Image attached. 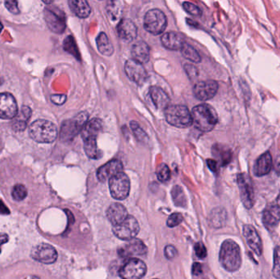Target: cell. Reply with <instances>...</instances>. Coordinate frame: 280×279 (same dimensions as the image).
Listing matches in <instances>:
<instances>
[{
    "label": "cell",
    "instance_id": "1",
    "mask_svg": "<svg viewBox=\"0 0 280 279\" xmlns=\"http://www.w3.org/2000/svg\"><path fill=\"white\" fill-rule=\"evenodd\" d=\"M191 115L193 125L200 131H212L218 122L217 111L210 105L196 106L193 108Z\"/></svg>",
    "mask_w": 280,
    "mask_h": 279
},
{
    "label": "cell",
    "instance_id": "2",
    "mask_svg": "<svg viewBox=\"0 0 280 279\" xmlns=\"http://www.w3.org/2000/svg\"><path fill=\"white\" fill-rule=\"evenodd\" d=\"M219 261L228 272H235L242 265L241 250L237 242L227 239L223 242L219 254Z\"/></svg>",
    "mask_w": 280,
    "mask_h": 279
},
{
    "label": "cell",
    "instance_id": "3",
    "mask_svg": "<svg viewBox=\"0 0 280 279\" xmlns=\"http://www.w3.org/2000/svg\"><path fill=\"white\" fill-rule=\"evenodd\" d=\"M29 135L39 144H51L58 137V129L51 121L37 120L30 125Z\"/></svg>",
    "mask_w": 280,
    "mask_h": 279
},
{
    "label": "cell",
    "instance_id": "4",
    "mask_svg": "<svg viewBox=\"0 0 280 279\" xmlns=\"http://www.w3.org/2000/svg\"><path fill=\"white\" fill-rule=\"evenodd\" d=\"M88 118L89 114L83 111L73 119L64 121L60 131V138L62 142H70L74 140V137L82 131L83 128L88 122Z\"/></svg>",
    "mask_w": 280,
    "mask_h": 279
},
{
    "label": "cell",
    "instance_id": "5",
    "mask_svg": "<svg viewBox=\"0 0 280 279\" xmlns=\"http://www.w3.org/2000/svg\"><path fill=\"white\" fill-rule=\"evenodd\" d=\"M165 117L167 122L175 127H190L193 124L190 110L183 105H171L165 110Z\"/></svg>",
    "mask_w": 280,
    "mask_h": 279
},
{
    "label": "cell",
    "instance_id": "6",
    "mask_svg": "<svg viewBox=\"0 0 280 279\" xmlns=\"http://www.w3.org/2000/svg\"><path fill=\"white\" fill-rule=\"evenodd\" d=\"M167 26V18L162 11L151 9L145 14L144 27L152 35H158L163 33Z\"/></svg>",
    "mask_w": 280,
    "mask_h": 279
},
{
    "label": "cell",
    "instance_id": "7",
    "mask_svg": "<svg viewBox=\"0 0 280 279\" xmlns=\"http://www.w3.org/2000/svg\"><path fill=\"white\" fill-rule=\"evenodd\" d=\"M109 189L111 197L116 200H125L130 193V181L129 177L124 172L109 179Z\"/></svg>",
    "mask_w": 280,
    "mask_h": 279
},
{
    "label": "cell",
    "instance_id": "8",
    "mask_svg": "<svg viewBox=\"0 0 280 279\" xmlns=\"http://www.w3.org/2000/svg\"><path fill=\"white\" fill-rule=\"evenodd\" d=\"M139 229V224L135 218L128 216L121 224L113 226L112 232L116 238L122 240L130 241L138 235Z\"/></svg>",
    "mask_w": 280,
    "mask_h": 279
},
{
    "label": "cell",
    "instance_id": "9",
    "mask_svg": "<svg viewBox=\"0 0 280 279\" xmlns=\"http://www.w3.org/2000/svg\"><path fill=\"white\" fill-rule=\"evenodd\" d=\"M147 266L139 259H130L120 269L119 276L122 279H141L146 274Z\"/></svg>",
    "mask_w": 280,
    "mask_h": 279
},
{
    "label": "cell",
    "instance_id": "10",
    "mask_svg": "<svg viewBox=\"0 0 280 279\" xmlns=\"http://www.w3.org/2000/svg\"><path fill=\"white\" fill-rule=\"evenodd\" d=\"M237 182L243 205L246 209H251L255 203V197L251 178L245 173H242L238 175Z\"/></svg>",
    "mask_w": 280,
    "mask_h": 279
},
{
    "label": "cell",
    "instance_id": "11",
    "mask_svg": "<svg viewBox=\"0 0 280 279\" xmlns=\"http://www.w3.org/2000/svg\"><path fill=\"white\" fill-rule=\"evenodd\" d=\"M31 257L42 264L51 265L57 261L58 252L51 245L41 243L31 250Z\"/></svg>",
    "mask_w": 280,
    "mask_h": 279
},
{
    "label": "cell",
    "instance_id": "12",
    "mask_svg": "<svg viewBox=\"0 0 280 279\" xmlns=\"http://www.w3.org/2000/svg\"><path fill=\"white\" fill-rule=\"evenodd\" d=\"M18 114L17 101L9 92L0 94V118L3 120L14 119Z\"/></svg>",
    "mask_w": 280,
    "mask_h": 279
},
{
    "label": "cell",
    "instance_id": "13",
    "mask_svg": "<svg viewBox=\"0 0 280 279\" xmlns=\"http://www.w3.org/2000/svg\"><path fill=\"white\" fill-rule=\"evenodd\" d=\"M125 72L128 78L138 85L145 84L147 80V72L142 64L136 62L134 59L126 61L125 64Z\"/></svg>",
    "mask_w": 280,
    "mask_h": 279
},
{
    "label": "cell",
    "instance_id": "14",
    "mask_svg": "<svg viewBox=\"0 0 280 279\" xmlns=\"http://www.w3.org/2000/svg\"><path fill=\"white\" fill-rule=\"evenodd\" d=\"M148 251V248L145 243L139 239H132L122 245L118 249V253L122 258L144 255Z\"/></svg>",
    "mask_w": 280,
    "mask_h": 279
},
{
    "label": "cell",
    "instance_id": "15",
    "mask_svg": "<svg viewBox=\"0 0 280 279\" xmlns=\"http://www.w3.org/2000/svg\"><path fill=\"white\" fill-rule=\"evenodd\" d=\"M218 88V84L214 80L200 81L194 85V94L196 98L199 100H209L217 95Z\"/></svg>",
    "mask_w": 280,
    "mask_h": 279
},
{
    "label": "cell",
    "instance_id": "16",
    "mask_svg": "<svg viewBox=\"0 0 280 279\" xmlns=\"http://www.w3.org/2000/svg\"><path fill=\"white\" fill-rule=\"evenodd\" d=\"M243 236L251 250L255 254H258V257L262 255L263 251L262 238L253 226L251 224H245L243 226Z\"/></svg>",
    "mask_w": 280,
    "mask_h": 279
},
{
    "label": "cell",
    "instance_id": "17",
    "mask_svg": "<svg viewBox=\"0 0 280 279\" xmlns=\"http://www.w3.org/2000/svg\"><path fill=\"white\" fill-rule=\"evenodd\" d=\"M44 19L48 27L56 34L63 33L66 30V21L62 13H55L51 9L44 10Z\"/></svg>",
    "mask_w": 280,
    "mask_h": 279
},
{
    "label": "cell",
    "instance_id": "18",
    "mask_svg": "<svg viewBox=\"0 0 280 279\" xmlns=\"http://www.w3.org/2000/svg\"><path fill=\"white\" fill-rule=\"evenodd\" d=\"M123 171V165L119 160H111L98 170L97 177L100 182H106Z\"/></svg>",
    "mask_w": 280,
    "mask_h": 279
},
{
    "label": "cell",
    "instance_id": "19",
    "mask_svg": "<svg viewBox=\"0 0 280 279\" xmlns=\"http://www.w3.org/2000/svg\"><path fill=\"white\" fill-rule=\"evenodd\" d=\"M262 221L267 229L274 230L279 224L280 207L276 204L267 205L262 214Z\"/></svg>",
    "mask_w": 280,
    "mask_h": 279
},
{
    "label": "cell",
    "instance_id": "20",
    "mask_svg": "<svg viewBox=\"0 0 280 279\" xmlns=\"http://www.w3.org/2000/svg\"><path fill=\"white\" fill-rule=\"evenodd\" d=\"M118 34L120 39L130 42L135 39L138 34L137 27L130 19H122L118 26Z\"/></svg>",
    "mask_w": 280,
    "mask_h": 279
},
{
    "label": "cell",
    "instance_id": "21",
    "mask_svg": "<svg viewBox=\"0 0 280 279\" xmlns=\"http://www.w3.org/2000/svg\"><path fill=\"white\" fill-rule=\"evenodd\" d=\"M102 128H103V123L98 118H95V119L88 121L81 131L83 141L97 140L98 136L101 132Z\"/></svg>",
    "mask_w": 280,
    "mask_h": 279
},
{
    "label": "cell",
    "instance_id": "22",
    "mask_svg": "<svg viewBox=\"0 0 280 279\" xmlns=\"http://www.w3.org/2000/svg\"><path fill=\"white\" fill-rule=\"evenodd\" d=\"M273 166V160L270 152H266L260 156L255 160L254 165V175L256 177H262L266 175L270 172Z\"/></svg>",
    "mask_w": 280,
    "mask_h": 279
},
{
    "label": "cell",
    "instance_id": "23",
    "mask_svg": "<svg viewBox=\"0 0 280 279\" xmlns=\"http://www.w3.org/2000/svg\"><path fill=\"white\" fill-rule=\"evenodd\" d=\"M128 216L127 210L123 205L113 203L107 210V217L113 226L121 224Z\"/></svg>",
    "mask_w": 280,
    "mask_h": 279
},
{
    "label": "cell",
    "instance_id": "24",
    "mask_svg": "<svg viewBox=\"0 0 280 279\" xmlns=\"http://www.w3.org/2000/svg\"><path fill=\"white\" fill-rule=\"evenodd\" d=\"M131 55L134 61L139 63H146L150 58V49L148 43L143 40H138L132 45Z\"/></svg>",
    "mask_w": 280,
    "mask_h": 279
},
{
    "label": "cell",
    "instance_id": "25",
    "mask_svg": "<svg viewBox=\"0 0 280 279\" xmlns=\"http://www.w3.org/2000/svg\"><path fill=\"white\" fill-rule=\"evenodd\" d=\"M162 45L169 50H181L184 45V40L181 35L175 32H167L161 37Z\"/></svg>",
    "mask_w": 280,
    "mask_h": 279
},
{
    "label": "cell",
    "instance_id": "26",
    "mask_svg": "<svg viewBox=\"0 0 280 279\" xmlns=\"http://www.w3.org/2000/svg\"><path fill=\"white\" fill-rule=\"evenodd\" d=\"M151 99L155 107L158 109H167L170 106V99L167 92L160 87L153 86L149 89Z\"/></svg>",
    "mask_w": 280,
    "mask_h": 279
},
{
    "label": "cell",
    "instance_id": "27",
    "mask_svg": "<svg viewBox=\"0 0 280 279\" xmlns=\"http://www.w3.org/2000/svg\"><path fill=\"white\" fill-rule=\"evenodd\" d=\"M227 218L226 211L222 207H217L211 212L208 220L213 228H220L225 225Z\"/></svg>",
    "mask_w": 280,
    "mask_h": 279
},
{
    "label": "cell",
    "instance_id": "28",
    "mask_svg": "<svg viewBox=\"0 0 280 279\" xmlns=\"http://www.w3.org/2000/svg\"><path fill=\"white\" fill-rule=\"evenodd\" d=\"M68 5L71 10L80 18H86L90 15V7L85 0H70Z\"/></svg>",
    "mask_w": 280,
    "mask_h": 279
},
{
    "label": "cell",
    "instance_id": "29",
    "mask_svg": "<svg viewBox=\"0 0 280 279\" xmlns=\"http://www.w3.org/2000/svg\"><path fill=\"white\" fill-rule=\"evenodd\" d=\"M31 115H32V111L29 107L24 106L21 108V112L20 114H17V117H15L14 121H13V129L15 131H23L25 130L27 128V121H29L31 118Z\"/></svg>",
    "mask_w": 280,
    "mask_h": 279
},
{
    "label": "cell",
    "instance_id": "30",
    "mask_svg": "<svg viewBox=\"0 0 280 279\" xmlns=\"http://www.w3.org/2000/svg\"><path fill=\"white\" fill-rule=\"evenodd\" d=\"M98 50L99 53H101L104 56H111L113 54L114 48L112 43L110 41L109 38L107 37L105 33L99 34L96 39Z\"/></svg>",
    "mask_w": 280,
    "mask_h": 279
},
{
    "label": "cell",
    "instance_id": "31",
    "mask_svg": "<svg viewBox=\"0 0 280 279\" xmlns=\"http://www.w3.org/2000/svg\"><path fill=\"white\" fill-rule=\"evenodd\" d=\"M213 153L221 163L222 166L229 164L232 158V153L230 149L227 148L226 146L221 145V144H216L213 148Z\"/></svg>",
    "mask_w": 280,
    "mask_h": 279
},
{
    "label": "cell",
    "instance_id": "32",
    "mask_svg": "<svg viewBox=\"0 0 280 279\" xmlns=\"http://www.w3.org/2000/svg\"><path fill=\"white\" fill-rule=\"evenodd\" d=\"M123 2L121 1H109L107 3V13L112 21H116L121 17L123 11Z\"/></svg>",
    "mask_w": 280,
    "mask_h": 279
},
{
    "label": "cell",
    "instance_id": "33",
    "mask_svg": "<svg viewBox=\"0 0 280 279\" xmlns=\"http://www.w3.org/2000/svg\"><path fill=\"white\" fill-rule=\"evenodd\" d=\"M171 196L173 199L174 203L177 206L184 207L186 205V197L183 193V189L180 186H175L171 190Z\"/></svg>",
    "mask_w": 280,
    "mask_h": 279
},
{
    "label": "cell",
    "instance_id": "34",
    "mask_svg": "<svg viewBox=\"0 0 280 279\" xmlns=\"http://www.w3.org/2000/svg\"><path fill=\"white\" fill-rule=\"evenodd\" d=\"M181 52L182 54L186 59L190 60L194 63H198V62H201V57H200L198 51L194 48L190 46V44L184 43V45L182 48Z\"/></svg>",
    "mask_w": 280,
    "mask_h": 279
},
{
    "label": "cell",
    "instance_id": "35",
    "mask_svg": "<svg viewBox=\"0 0 280 279\" xmlns=\"http://www.w3.org/2000/svg\"><path fill=\"white\" fill-rule=\"evenodd\" d=\"M63 48L64 50L68 52L69 54H73L77 59H81V56H80V53H79L78 48H77L73 36H68V37L66 38V39L64 40Z\"/></svg>",
    "mask_w": 280,
    "mask_h": 279
},
{
    "label": "cell",
    "instance_id": "36",
    "mask_svg": "<svg viewBox=\"0 0 280 279\" xmlns=\"http://www.w3.org/2000/svg\"><path fill=\"white\" fill-rule=\"evenodd\" d=\"M130 128H131L132 131L134 133V136L139 141V142L147 143L149 137L147 135V133H145V130L140 127L136 121H131L130 122Z\"/></svg>",
    "mask_w": 280,
    "mask_h": 279
},
{
    "label": "cell",
    "instance_id": "37",
    "mask_svg": "<svg viewBox=\"0 0 280 279\" xmlns=\"http://www.w3.org/2000/svg\"><path fill=\"white\" fill-rule=\"evenodd\" d=\"M12 197L15 201H23L27 197V188L22 184L15 185L12 191Z\"/></svg>",
    "mask_w": 280,
    "mask_h": 279
},
{
    "label": "cell",
    "instance_id": "38",
    "mask_svg": "<svg viewBox=\"0 0 280 279\" xmlns=\"http://www.w3.org/2000/svg\"><path fill=\"white\" fill-rule=\"evenodd\" d=\"M157 176L158 180L165 183L171 179V170L167 164H161L157 167Z\"/></svg>",
    "mask_w": 280,
    "mask_h": 279
},
{
    "label": "cell",
    "instance_id": "39",
    "mask_svg": "<svg viewBox=\"0 0 280 279\" xmlns=\"http://www.w3.org/2000/svg\"><path fill=\"white\" fill-rule=\"evenodd\" d=\"M273 275L276 278H280V247L277 246L274 252V265H273Z\"/></svg>",
    "mask_w": 280,
    "mask_h": 279
},
{
    "label": "cell",
    "instance_id": "40",
    "mask_svg": "<svg viewBox=\"0 0 280 279\" xmlns=\"http://www.w3.org/2000/svg\"><path fill=\"white\" fill-rule=\"evenodd\" d=\"M183 217L180 213L171 214V216L168 217V220L167 221V224L170 228H175L176 226L181 224L183 221Z\"/></svg>",
    "mask_w": 280,
    "mask_h": 279
},
{
    "label": "cell",
    "instance_id": "41",
    "mask_svg": "<svg viewBox=\"0 0 280 279\" xmlns=\"http://www.w3.org/2000/svg\"><path fill=\"white\" fill-rule=\"evenodd\" d=\"M183 9L190 13V15L195 16V17H199L202 15V10L198 8V6L193 5L192 3L184 2L183 5Z\"/></svg>",
    "mask_w": 280,
    "mask_h": 279
},
{
    "label": "cell",
    "instance_id": "42",
    "mask_svg": "<svg viewBox=\"0 0 280 279\" xmlns=\"http://www.w3.org/2000/svg\"><path fill=\"white\" fill-rule=\"evenodd\" d=\"M195 254L198 258L205 259L207 257V251H206V246H204L202 242H197L194 246Z\"/></svg>",
    "mask_w": 280,
    "mask_h": 279
},
{
    "label": "cell",
    "instance_id": "43",
    "mask_svg": "<svg viewBox=\"0 0 280 279\" xmlns=\"http://www.w3.org/2000/svg\"><path fill=\"white\" fill-rule=\"evenodd\" d=\"M164 254H165L166 258L168 259V260H173L177 257L178 251L175 246H172V245H168L165 247Z\"/></svg>",
    "mask_w": 280,
    "mask_h": 279
},
{
    "label": "cell",
    "instance_id": "44",
    "mask_svg": "<svg viewBox=\"0 0 280 279\" xmlns=\"http://www.w3.org/2000/svg\"><path fill=\"white\" fill-rule=\"evenodd\" d=\"M6 9L13 13V14L17 15L20 13V9L18 8V3L17 1H6L5 3Z\"/></svg>",
    "mask_w": 280,
    "mask_h": 279
},
{
    "label": "cell",
    "instance_id": "45",
    "mask_svg": "<svg viewBox=\"0 0 280 279\" xmlns=\"http://www.w3.org/2000/svg\"><path fill=\"white\" fill-rule=\"evenodd\" d=\"M52 103L61 106L66 101V96L65 95H54L51 96Z\"/></svg>",
    "mask_w": 280,
    "mask_h": 279
},
{
    "label": "cell",
    "instance_id": "46",
    "mask_svg": "<svg viewBox=\"0 0 280 279\" xmlns=\"http://www.w3.org/2000/svg\"><path fill=\"white\" fill-rule=\"evenodd\" d=\"M184 69H185L189 76L191 77V78H194V77L198 76V70H197V68L195 66H193L190 64H186Z\"/></svg>",
    "mask_w": 280,
    "mask_h": 279
},
{
    "label": "cell",
    "instance_id": "47",
    "mask_svg": "<svg viewBox=\"0 0 280 279\" xmlns=\"http://www.w3.org/2000/svg\"><path fill=\"white\" fill-rule=\"evenodd\" d=\"M192 273L195 276H198V275L202 274V266L200 263H194L193 267H192Z\"/></svg>",
    "mask_w": 280,
    "mask_h": 279
},
{
    "label": "cell",
    "instance_id": "48",
    "mask_svg": "<svg viewBox=\"0 0 280 279\" xmlns=\"http://www.w3.org/2000/svg\"><path fill=\"white\" fill-rule=\"evenodd\" d=\"M207 166L211 171H213V172L216 173L218 171V163L216 160H213V159L207 160Z\"/></svg>",
    "mask_w": 280,
    "mask_h": 279
},
{
    "label": "cell",
    "instance_id": "49",
    "mask_svg": "<svg viewBox=\"0 0 280 279\" xmlns=\"http://www.w3.org/2000/svg\"><path fill=\"white\" fill-rule=\"evenodd\" d=\"M0 214L1 215H9L10 214L9 208L7 207V205L1 200H0Z\"/></svg>",
    "mask_w": 280,
    "mask_h": 279
},
{
    "label": "cell",
    "instance_id": "50",
    "mask_svg": "<svg viewBox=\"0 0 280 279\" xmlns=\"http://www.w3.org/2000/svg\"><path fill=\"white\" fill-rule=\"evenodd\" d=\"M9 236L5 234H0V253H1V247L2 245L9 242Z\"/></svg>",
    "mask_w": 280,
    "mask_h": 279
},
{
    "label": "cell",
    "instance_id": "51",
    "mask_svg": "<svg viewBox=\"0 0 280 279\" xmlns=\"http://www.w3.org/2000/svg\"><path fill=\"white\" fill-rule=\"evenodd\" d=\"M276 205H278V207H280V193L278 194V197H277V199H276Z\"/></svg>",
    "mask_w": 280,
    "mask_h": 279
},
{
    "label": "cell",
    "instance_id": "52",
    "mask_svg": "<svg viewBox=\"0 0 280 279\" xmlns=\"http://www.w3.org/2000/svg\"><path fill=\"white\" fill-rule=\"evenodd\" d=\"M2 29H3L2 23L0 22V32H1V31H2Z\"/></svg>",
    "mask_w": 280,
    "mask_h": 279
},
{
    "label": "cell",
    "instance_id": "53",
    "mask_svg": "<svg viewBox=\"0 0 280 279\" xmlns=\"http://www.w3.org/2000/svg\"><path fill=\"white\" fill-rule=\"evenodd\" d=\"M33 279H40L39 277H33Z\"/></svg>",
    "mask_w": 280,
    "mask_h": 279
},
{
    "label": "cell",
    "instance_id": "54",
    "mask_svg": "<svg viewBox=\"0 0 280 279\" xmlns=\"http://www.w3.org/2000/svg\"><path fill=\"white\" fill-rule=\"evenodd\" d=\"M0 84H1V80H0Z\"/></svg>",
    "mask_w": 280,
    "mask_h": 279
}]
</instances>
